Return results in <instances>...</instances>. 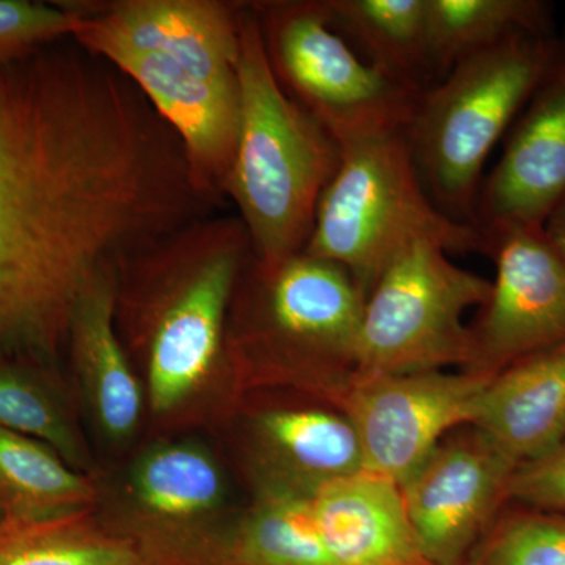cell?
Listing matches in <instances>:
<instances>
[{
    "label": "cell",
    "mask_w": 565,
    "mask_h": 565,
    "mask_svg": "<svg viewBox=\"0 0 565 565\" xmlns=\"http://www.w3.org/2000/svg\"><path fill=\"white\" fill-rule=\"evenodd\" d=\"M418 243L449 255L486 253L478 228L452 221L429 199L403 131L343 145L303 252L344 269L366 299L388 264Z\"/></svg>",
    "instance_id": "cell-4"
},
{
    "label": "cell",
    "mask_w": 565,
    "mask_h": 565,
    "mask_svg": "<svg viewBox=\"0 0 565 565\" xmlns=\"http://www.w3.org/2000/svg\"><path fill=\"white\" fill-rule=\"evenodd\" d=\"M316 525L337 565H433L408 519L397 482L371 471L313 492Z\"/></svg>",
    "instance_id": "cell-15"
},
{
    "label": "cell",
    "mask_w": 565,
    "mask_h": 565,
    "mask_svg": "<svg viewBox=\"0 0 565 565\" xmlns=\"http://www.w3.org/2000/svg\"><path fill=\"white\" fill-rule=\"evenodd\" d=\"M465 565H475L473 561H471V563H467Z\"/></svg>",
    "instance_id": "cell-31"
},
{
    "label": "cell",
    "mask_w": 565,
    "mask_h": 565,
    "mask_svg": "<svg viewBox=\"0 0 565 565\" xmlns=\"http://www.w3.org/2000/svg\"><path fill=\"white\" fill-rule=\"evenodd\" d=\"M181 239L184 269L151 333L148 390L156 414L172 412L211 374L221 355L230 300L252 255L239 218L196 226Z\"/></svg>",
    "instance_id": "cell-7"
},
{
    "label": "cell",
    "mask_w": 565,
    "mask_h": 565,
    "mask_svg": "<svg viewBox=\"0 0 565 565\" xmlns=\"http://www.w3.org/2000/svg\"><path fill=\"white\" fill-rule=\"evenodd\" d=\"M505 498L565 512V440L544 456L516 465L505 487Z\"/></svg>",
    "instance_id": "cell-28"
},
{
    "label": "cell",
    "mask_w": 565,
    "mask_h": 565,
    "mask_svg": "<svg viewBox=\"0 0 565 565\" xmlns=\"http://www.w3.org/2000/svg\"><path fill=\"white\" fill-rule=\"evenodd\" d=\"M3 522V512H2V509H0V523Z\"/></svg>",
    "instance_id": "cell-30"
},
{
    "label": "cell",
    "mask_w": 565,
    "mask_h": 565,
    "mask_svg": "<svg viewBox=\"0 0 565 565\" xmlns=\"http://www.w3.org/2000/svg\"><path fill=\"white\" fill-rule=\"evenodd\" d=\"M233 565H337L313 512V492L270 478L234 535Z\"/></svg>",
    "instance_id": "cell-22"
},
{
    "label": "cell",
    "mask_w": 565,
    "mask_h": 565,
    "mask_svg": "<svg viewBox=\"0 0 565 565\" xmlns=\"http://www.w3.org/2000/svg\"><path fill=\"white\" fill-rule=\"evenodd\" d=\"M256 273L259 329L270 343L353 370L364 296L351 275L305 252L270 270L256 266Z\"/></svg>",
    "instance_id": "cell-14"
},
{
    "label": "cell",
    "mask_w": 565,
    "mask_h": 565,
    "mask_svg": "<svg viewBox=\"0 0 565 565\" xmlns=\"http://www.w3.org/2000/svg\"><path fill=\"white\" fill-rule=\"evenodd\" d=\"M556 36H512L456 63L419 96L404 139L427 195L452 221L475 226L487 158L525 107Z\"/></svg>",
    "instance_id": "cell-3"
},
{
    "label": "cell",
    "mask_w": 565,
    "mask_h": 565,
    "mask_svg": "<svg viewBox=\"0 0 565 565\" xmlns=\"http://www.w3.org/2000/svg\"><path fill=\"white\" fill-rule=\"evenodd\" d=\"M239 131L226 193L241 211L253 262L270 270L307 247L338 141L275 76L253 7L239 13Z\"/></svg>",
    "instance_id": "cell-2"
},
{
    "label": "cell",
    "mask_w": 565,
    "mask_h": 565,
    "mask_svg": "<svg viewBox=\"0 0 565 565\" xmlns=\"http://www.w3.org/2000/svg\"><path fill=\"white\" fill-rule=\"evenodd\" d=\"M0 565H159L132 539L111 534L87 512L47 522L0 523Z\"/></svg>",
    "instance_id": "cell-23"
},
{
    "label": "cell",
    "mask_w": 565,
    "mask_h": 565,
    "mask_svg": "<svg viewBox=\"0 0 565 565\" xmlns=\"http://www.w3.org/2000/svg\"><path fill=\"white\" fill-rule=\"evenodd\" d=\"M82 22L73 7L0 0V65L31 54L40 44L76 35Z\"/></svg>",
    "instance_id": "cell-27"
},
{
    "label": "cell",
    "mask_w": 565,
    "mask_h": 565,
    "mask_svg": "<svg viewBox=\"0 0 565 565\" xmlns=\"http://www.w3.org/2000/svg\"><path fill=\"white\" fill-rule=\"evenodd\" d=\"M479 430L441 441L401 484L408 519L433 565H465L516 468Z\"/></svg>",
    "instance_id": "cell-10"
},
{
    "label": "cell",
    "mask_w": 565,
    "mask_h": 565,
    "mask_svg": "<svg viewBox=\"0 0 565 565\" xmlns=\"http://www.w3.org/2000/svg\"><path fill=\"white\" fill-rule=\"evenodd\" d=\"M0 426L41 441L71 467H85V449L61 405L39 381L11 366H0Z\"/></svg>",
    "instance_id": "cell-25"
},
{
    "label": "cell",
    "mask_w": 565,
    "mask_h": 565,
    "mask_svg": "<svg viewBox=\"0 0 565 565\" xmlns=\"http://www.w3.org/2000/svg\"><path fill=\"white\" fill-rule=\"evenodd\" d=\"M258 433L277 462L275 478L315 492L364 470L362 445L348 416L322 411H273L259 416Z\"/></svg>",
    "instance_id": "cell-18"
},
{
    "label": "cell",
    "mask_w": 565,
    "mask_h": 565,
    "mask_svg": "<svg viewBox=\"0 0 565 565\" xmlns=\"http://www.w3.org/2000/svg\"><path fill=\"white\" fill-rule=\"evenodd\" d=\"M95 484L50 446L0 426V509L9 522H47L84 514Z\"/></svg>",
    "instance_id": "cell-19"
},
{
    "label": "cell",
    "mask_w": 565,
    "mask_h": 565,
    "mask_svg": "<svg viewBox=\"0 0 565 565\" xmlns=\"http://www.w3.org/2000/svg\"><path fill=\"white\" fill-rule=\"evenodd\" d=\"M490 286L440 245L399 253L364 299L352 377L467 370L471 338L463 316L486 303Z\"/></svg>",
    "instance_id": "cell-6"
},
{
    "label": "cell",
    "mask_w": 565,
    "mask_h": 565,
    "mask_svg": "<svg viewBox=\"0 0 565 565\" xmlns=\"http://www.w3.org/2000/svg\"><path fill=\"white\" fill-rule=\"evenodd\" d=\"M74 7V6H73ZM74 39L103 40L162 55L211 82H237L241 7L212 0H121L74 7Z\"/></svg>",
    "instance_id": "cell-13"
},
{
    "label": "cell",
    "mask_w": 565,
    "mask_h": 565,
    "mask_svg": "<svg viewBox=\"0 0 565 565\" xmlns=\"http://www.w3.org/2000/svg\"><path fill=\"white\" fill-rule=\"evenodd\" d=\"M427 50L434 79L456 63L523 33L555 35L544 0H426Z\"/></svg>",
    "instance_id": "cell-21"
},
{
    "label": "cell",
    "mask_w": 565,
    "mask_h": 565,
    "mask_svg": "<svg viewBox=\"0 0 565 565\" xmlns=\"http://www.w3.org/2000/svg\"><path fill=\"white\" fill-rule=\"evenodd\" d=\"M330 21L379 70L426 90L433 85L426 0H323Z\"/></svg>",
    "instance_id": "cell-20"
},
{
    "label": "cell",
    "mask_w": 565,
    "mask_h": 565,
    "mask_svg": "<svg viewBox=\"0 0 565 565\" xmlns=\"http://www.w3.org/2000/svg\"><path fill=\"white\" fill-rule=\"evenodd\" d=\"M281 87L340 147L404 131L423 90L363 58L322 2L253 6Z\"/></svg>",
    "instance_id": "cell-5"
},
{
    "label": "cell",
    "mask_w": 565,
    "mask_h": 565,
    "mask_svg": "<svg viewBox=\"0 0 565 565\" xmlns=\"http://www.w3.org/2000/svg\"><path fill=\"white\" fill-rule=\"evenodd\" d=\"M215 460L199 446H159L141 457L132 473L137 503L162 520L184 522L210 514L223 500Z\"/></svg>",
    "instance_id": "cell-24"
},
{
    "label": "cell",
    "mask_w": 565,
    "mask_h": 565,
    "mask_svg": "<svg viewBox=\"0 0 565 565\" xmlns=\"http://www.w3.org/2000/svg\"><path fill=\"white\" fill-rule=\"evenodd\" d=\"M81 44L136 82L170 122L184 147L193 188L225 192L239 131V79H202L162 55L111 41Z\"/></svg>",
    "instance_id": "cell-12"
},
{
    "label": "cell",
    "mask_w": 565,
    "mask_h": 565,
    "mask_svg": "<svg viewBox=\"0 0 565 565\" xmlns=\"http://www.w3.org/2000/svg\"><path fill=\"white\" fill-rule=\"evenodd\" d=\"M492 377L467 370L352 377L345 416L359 435L364 470L403 484L449 430L475 422Z\"/></svg>",
    "instance_id": "cell-9"
},
{
    "label": "cell",
    "mask_w": 565,
    "mask_h": 565,
    "mask_svg": "<svg viewBox=\"0 0 565 565\" xmlns=\"http://www.w3.org/2000/svg\"><path fill=\"white\" fill-rule=\"evenodd\" d=\"M150 132L74 54L0 65V351H54L107 259L173 210Z\"/></svg>",
    "instance_id": "cell-1"
},
{
    "label": "cell",
    "mask_w": 565,
    "mask_h": 565,
    "mask_svg": "<svg viewBox=\"0 0 565 565\" xmlns=\"http://www.w3.org/2000/svg\"><path fill=\"white\" fill-rule=\"evenodd\" d=\"M481 234L497 277L481 318L470 327L467 371L497 374L565 343V264L544 225L500 226Z\"/></svg>",
    "instance_id": "cell-8"
},
{
    "label": "cell",
    "mask_w": 565,
    "mask_h": 565,
    "mask_svg": "<svg viewBox=\"0 0 565 565\" xmlns=\"http://www.w3.org/2000/svg\"><path fill=\"white\" fill-rule=\"evenodd\" d=\"M471 426L516 463L565 440V343L493 374Z\"/></svg>",
    "instance_id": "cell-16"
},
{
    "label": "cell",
    "mask_w": 565,
    "mask_h": 565,
    "mask_svg": "<svg viewBox=\"0 0 565 565\" xmlns=\"http://www.w3.org/2000/svg\"><path fill=\"white\" fill-rule=\"evenodd\" d=\"M503 154L482 180L479 232L544 225L565 196V31L557 32L533 93L505 134Z\"/></svg>",
    "instance_id": "cell-11"
},
{
    "label": "cell",
    "mask_w": 565,
    "mask_h": 565,
    "mask_svg": "<svg viewBox=\"0 0 565 565\" xmlns=\"http://www.w3.org/2000/svg\"><path fill=\"white\" fill-rule=\"evenodd\" d=\"M544 230L550 243L565 264V196L546 218Z\"/></svg>",
    "instance_id": "cell-29"
},
{
    "label": "cell",
    "mask_w": 565,
    "mask_h": 565,
    "mask_svg": "<svg viewBox=\"0 0 565 565\" xmlns=\"http://www.w3.org/2000/svg\"><path fill=\"white\" fill-rule=\"evenodd\" d=\"M475 565H565V520L523 514L494 531Z\"/></svg>",
    "instance_id": "cell-26"
},
{
    "label": "cell",
    "mask_w": 565,
    "mask_h": 565,
    "mask_svg": "<svg viewBox=\"0 0 565 565\" xmlns=\"http://www.w3.org/2000/svg\"><path fill=\"white\" fill-rule=\"evenodd\" d=\"M115 299L107 269L81 297L70 337L99 426L111 440L122 441L139 426L143 397L115 329Z\"/></svg>",
    "instance_id": "cell-17"
}]
</instances>
